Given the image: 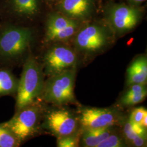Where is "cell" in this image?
Here are the masks:
<instances>
[{
    "label": "cell",
    "mask_w": 147,
    "mask_h": 147,
    "mask_svg": "<svg viewBox=\"0 0 147 147\" xmlns=\"http://www.w3.org/2000/svg\"><path fill=\"white\" fill-rule=\"evenodd\" d=\"M44 85L42 69L34 58L30 56L25 62L21 78L18 82L17 110L33 104L42 94Z\"/></svg>",
    "instance_id": "cell-1"
},
{
    "label": "cell",
    "mask_w": 147,
    "mask_h": 147,
    "mask_svg": "<svg viewBox=\"0 0 147 147\" xmlns=\"http://www.w3.org/2000/svg\"><path fill=\"white\" fill-rule=\"evenodd\" d=\"M76 69L49 77L44 82L43 99L49 103L63 105L75 103L74 88Z\"/></svg>",
    "instance_id": "cell-2"
},
{
    "label": "cell",
    "mask_w": 147,
    "mask_h": 147,
    "mask_svg": "<svg viewBox=\"0 0 147 147\" xmlns=\"http://www.w3.org/2000/svg\"><path fill=\"white\" fill-rule=\"evenodd\" d=\"M78 118L82 129L114 126L121 123L123 115L116 108H79Z\"/></svg>",
    "instance_id": "cell-3"
},
{
    "label": "cell",
    "mask_w": 147,
    "mask_h": 147,
    "mask_svg": "<svg viewBox=\"0 0 147 147\" xmlns=\"http://www.w3.org/2000/svg\"><path fill=\"white\" fill-rule=\"evenodd\" d=\"M32 105L18 111V113L11 120L1 124L20 142L33 135L37 131L40 110L38 106Z\"/></svg>",
    "instance_id": "cell-4"
},
{
    "label": "cell",
    "mask_w": 147,
    "mask_h": 147,
    "mask_svg": "<svg viewBox=\"0 0 147 147\" xmlns=\"http://www.w3.org/2000/svg\"><path fill=\"white\" fill-rule=\"evenodd\" d=\"M109 36L103 27L91 24L79 31L75 38V45L79 52L87 56L101 51L107 45Z\"/></svg>",
    "instance_id": "cell-5"
},
{
    "label": "cell",
    "mask_w": 147,
    "mask_h": 147,
    "mask_svg": "<svg viewBox=\"0 0 147 147\" xmlns=\"http://www.w3.org/2000/svg\"><path fill=\"white\" fill-rule=\"evenodd\" d=\"M32 39V32L24 27H11L0 36V56L5 58L18 57L24 53Z\"/></svg>",
    "instance_id": "cell-6"
},
{
    "label": "cell",
    "mask_w": 147,
    "mask_h": 147,
    "mask_svg": "<svg viewBox=\"0 0 147 147\" xmlns=\"http://www.w3.org/2000/svg\"><path fill=\"white\" fill-rule=\"evenodd\" d=\"M78 57L70 48L57 45L50 49L44 57L45 73L49 77L76 69Z\"/></svg>",
    "instance_id": "cell-7"
},
{
    "label": "cell",
    "mask_w": 147,
    "mask_h": 147,
    "mask_svg": "<svg viewBox=\"0 0 147 147\" xmlns=\"http://www.w3.org/2000/svg\"><path fill=\"white\" fill-rule=\"evenodd\" d=\"M79 125L78 116L65 109L50 111L44 121L45 127L57 138L78 132Z\"/></svg>",
    "instance_id": "cell-8"
},
{
    "label": "cell",
    "mask_w": 147,
    "mask_h": 147,
    "mask_svg": "<svg viewBox=\"0 0 147 147\" xmlns=\"http://www.w3.org/2000/svg\"><path fill=\"white\" fill-rule=\"evenodd\" d=\"M110 21L118 33L129 31L136 26L139 21V12L135 8L121 5L114 6L110 13Z\"/></svg>",
    "instance_id": "cell-9"
},
{
    "label": "cell",
    "mask_w": 147,
    "mask_h": 147,
    "mask_svg": "<svg viewBox=\"0 0 147 147\" xmlns=\"http://www.w3.org/2000/svg\"><path fill=\"white\" fill-rule=\"evenodd\" d=\"M60 9L64 16L73 19L88 16L92 8L91 0H61Z\"/></svg>",
    "instance_id": "cell-10"
},
{
    "label": "cell",
    "mask_w": 147,
    "mask_h": 147,
    "mask_svg": "<svg viewBox=\"0 0 147 147\" xmlns=\"http://www.w3.org/2000/svg\"><path fill=\"white\" fill-rule=\"evenodd\" d=\"M147 80V56L142 55L135 58L127 69V85L146 84Z\"/></svg>",
    "instance_id": "cell-11"
},
{
    "label": "cell",
    "mask_w": 147,
    "mask_h": 147,
    "mask_svg": "<svg viewBox=\"0 0 147 147\" xmlns=\"http://www.w3.org/2000/svg\"><path fill=\"white\" fill-rule=\"evenodd\" d=\"M113 131V126L92 129H82L80 141L82 147H97Z\"/></svg>",
    "instance_id": "cell-12"
},
{
    "label": "cell",
    "mask_w": 147,
    "mask_h": 147,
    "mask_svg": "<svg viewBox=\"0 0 147 147\" xmlns=\"http://www.w3.org/2000/svg\"><path fill=\"white\" fill-rule=\"evenodd\" d=\"M123 95L120 100L122 106L129 107L141 103L147 96L146 84H134Z\"/></svg>",
    "instance_id": "cell-13"
},
{
    "label": "cell",
    "mask_w": 147,
    "mask_h": 147,
    "mask_svg": "<svg viewBox=\"0 0 147 147\" xmlns=\"http://www.w3.org/2000/svg\"><path fill=\"white\" fill-rule=\"evenodd\" d=\"M75 21L64 15L53 14L50 16L47 24L46 40L51 42L54 36L63 30Z\"/></svg>",
    "instance_id": "cell-14"
},
{
    "label": "cell",
    "mask_w": 147,
    "mask_h": 147,
    "mask_svg": "<svg viewBox=\"0 0 147 147\" xmlns=\"http://www.w3.org/2000/svg\"><path fill=\"white\" fill-rule=\"evenodd\" d=\"M19 81L7 70H0V95L16 92Z\"/></svg>",
    "instance_id": "cell-15"
},
{
    "label": "cell",
    "mask_w": 147,
    "mask_h": 147,
    "mask_svg": "<svg viewBox=\"0 0 147 147\" xmlns=\"http://www.w3.org/2000/svg\"><path fill=\"white\" fill-rule=\"evenodd\" d=\"M14 10L22 16L34 14L38 9V0H11Z\"/></svg>",
    "instance_id": "cell-16"
},
{
    "label": "cell",
    "mask_w": 147,
    "mask_h": 147,
    "mask_svg": "<svg viewBox=\"0 0 147 147\" xmlns=\"http://www.w3.org/2000/svg\"><path fill=\"white\" fill-rule=\"evenodd\" d=\"M124 138L131 145L137 147H144L146 145L147 138L140 136L133 130L129 120L126 121L123 127Z\"/></svg>",
    "instance_id": "cell-17"
},
{
    "label": "cell",
    "mask_w": 147,
    "mask_h": 147,
    "mask_svg": "<svg viewBox=\"0 0 147 147\" xmlns=\"http://www.w3.org/2000/svg\"><path fill=\"white\" fill-rule=\"evenodd\" d=\"M20 143L8 129L0 124V147H15Z\"/></svg>",
    "instance_id": "cell-18"
},
{
    "label": "cell",
    "mask_w": 147,
    "mask_h": 147,
    "mask_svg": "<svg viewBox=\"0 0 147 147\" xmlns=\"http://www.w3.org/2000/svg\"><path fill=\"white\" fill-rule=\"evenodd\" d=\"M127 143L124 138L113 132L100 143L97 147H126Z\"/></svg>",
    "instance_id": "cell-19"
},
{
    "label": "cell",
    "mask_w": 147,
    "mask_h": 147,
    "mask_svg": "<svg viewBox=\"0 0 147 147\" xmlns=\"http://www.w3.org/2000/svg\"><path fill=\"white\" fill-rule=\"evenodd\" d=\"M81 132L79 131L67 136L57 138V146L58 147H79Z\"/></svg>",
    "instance_id": "cell-20"
},
{
    "label": "cell",
    "mask_w": 147,
    "mask_h": 147,
    "mask_svg": "<svg viewBox=\"0 0 147 147\" xmlns=\"http://www.w3.org/2000/svg\"><path fill=\"white\" fill-rule=\"evenodd\" d=\"M147 115V111L144 107H137L132 111L129 120L133 123L141 125V122L143 118Z\"/></svg>",
    "instance_id": "cell-21"
},
{
    "label": "cell",
    "mask_w": 147,
    "mask_h": 147,
    "mask_svg": "<svg viewBox=\"0 0 147 147\" xmlns=\"http://www.w3.org/2000/svg\"><path fill=\"white\" fill-rule=\"evenodd\" d=\"M130 1L134 3H141L146 0H130Z\"/></svg>",
    "instance_id": "cell-22"
}]
</instances>
